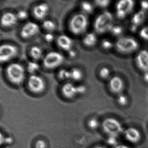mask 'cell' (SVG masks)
Segmentation results:
<instances>
[{
  "instance_id": "cell-16",
  "label": "cell",
  "mask_w": 148,
  "mask_h": 148,
  "mask_svg": "<svg viewBox=\"0 0 148 148\" xmlns=\"http://www.w3.org/2000/svg\"><path fill=\"white\" fill-rule=\"evenodd\" d=\"M77 8L78 11L90 17L96 14L97 9L92 0H79Z\"/></svg>"
},
{
  "instance_id": "cell-43",
  "label": "cell",
  "mask_w": 148,
  "mask_h": 148,
  "mask_svg": "<svg viewBox=\"0 0 148 148\" xmlns=\"http://www.w3.org/2000/svg\"><path fill=\"white\" fill-rule=\"evenodd\" d=\"M1 0H0V3H1Z\"/></svg>"
},
{
  "instance_id": "cell-27",
  "label": "cell",
  "mask_w": 148,
  "mask_h": 148,
  "mask_svg": "<svg viewBox=\"0 0 148 148\" xmlns=\"http://www.w3.org/2000/svg\"><path fill=\"white\" fill-rule=\"evenodd\" d=\"M123 33V29L120 25L114 24L110 29L109 34L114 37H117V38L123 36L122 34Z\"/></svg>"
},
{
  "instance_id": "cell-44",
  "label": "cell",
  "mask_w": 148,
  "mask_h": 148,
  "mask_svg": "<svg viewBox=\"0 0 148 148\" xmlns=\"http://www.w3.org/2000/svg\"><path fill=\"white\" fill-rule=\"evenodd\" d=\"M0 40H1V37H0Z\"/></svg>"
},
{
  "instance_id": "cell-34",
  "label": "cell",
  "mask_w": 148,
  "mask_h": 148,
  "mask_svg": "<svg viewBox=\"0 0 148 148\" xmlns=\"http://www.w3.org/2000/svg\"><path fill=\"white\" fill-rule=\"evenodd\" d=\"M140 35L144 40L148 41V27L142 29L140 33Z\"/></svg>"
},
{
  "instance_id": "cell-22",
  "label": "cell",
  "mask_w": 148,
  "mask_h": 148,
  "mask_svg": "<svg viewBox=\"0 0 148 148\" xmlns=\"http://www.w3.org/2000/svg\"><path fill=\"white\" fill-rule=\"evenodd\" d=\"M19 22H25L29 21L28 19L31 16L30 11L25 8H19L15 11Z\"/></svg>"
},
{
  "instance_id": "cell-41",
  "label": "cell",
  "mask_w": 148,
  "mask_h": 148,
  "mask_svg": "<svg viewBox=\"0 0 148 148\" xmlns=\"http://www.w3.org/2000/svg\"><path fill=\"white\" fill-rule=\"evenodd\" d=\"M114 148H131L129 146L123 144H118L116 145Z\"/></svg>"
},
{
  "instance_id": "cell-10",
  "label": "cell",
  "mask_w": 148,
  "mask_h": 148,
  "mask_svg": "<svg viewBox=\"0 0 148 148\" xmlns=\"http://www.w3.org/2000/svg\"><path fill=\"white\" fill-rule=\"evenodd\" d=\"M19 50L15 45L10 43L0 44V63L8 62L18 55Z\"/></svg>"
},
{
  "instance_id": "cell-38",
  "label": "cell",
  "mask_w": 148,
  "mask_h": 148,
  "mask_svg": "<svg viewBox=\"0 0 148 148\" xmlns=\"http://www.w3.org/2000/svg\"><path fill=\"white\" fill-rule=\"evenodd\" d=\"M5 137L3 134L0 132V146L5 144Z\"/></svg>"
},
{
  "instance_id": "cell-25",
  "label": "cell",
  "mask_w": 148,
  "mask_h": 148,
  "mask_svg": "<svg viewBox=\"0 0 148 148\" xmlns=\"http://www.w3.org/2000/svg\"><path fill=\"white\" fill-rule=\"evenodd\" d=\"M97 9L108 10L112 3V0H92Z\"/></svg>"
},
{
  "instance_id": "cell-32",
  "label": "cell",
  "mask_w": 148,
  "mask_h": 148,
  "mask_svg": "<svg viewBox=\"0 0 148 148\" xmlns=\"http://www.w3.org/2000/svg\"><path fill=\"white\" fill-rule=\"evenodd\" d=\"M100 122L97 119L92 118L90 119L88 122V126L90 129L95 130L99 127Z\"/></svg>"
},
{
  "instance_id": "cell-19",
  "label": "cell",
  "mask_w": 148,
  "mask_h": 148,
  "mask_svg": "<svg viewBox=\"0 0 148 148\" xmlns=\"http://www.w3.org/2000/svg\"><path fill=\"white\" fill-rule=\"evenodd\" d=\"M98 35L93 31H88L82 36V42L85 47H92L98 42Z\"/></svg>"
},
{
  "instance_id": "cell-23",
  "label": "cell",
  "mask_w": 148,
  "mask_h": 148,
  "mask_svg": "<svg viewBox=\"0 0 148 148\" xmlns=\"http://www.w3.org/2000/svg\"><path fill=\"white\" fill-rule=\"evenodd\" d=\"M70 79L75 82H79L83 78L84 73L80 69L74 67L70 70Z\"/></svg>"
},
{
  "instance_id": "cell-9",
  "label": "cell",
  "mask_w": 148,
  "mask_h": 148,
  "mask_svg": "<svg viewBox=\"0 0 148 148\" xmlns=\"http://www.w3.org/2000/svg\"><path fill=\"white\" fill-rule=\"evenodd\" d=\"M102 127L103 131L109 136L117 137L123 134L124 130L120 121L112 117L104 119L102 123Z\"/></svg>"
},
{
  "instance_id": "cell-24",
  "label": "cell",
  "mask_w": 148,
  "mask_h": 148,
  "mask_svg": "<svg viewBox=\"0 0 148 148\" xmlns=\"http://www.w3.org/2000/svg\"><path fill=\"white\" fill-rule=\"evenodd\" d=\"M40 69V66L38 62L34 60L30 61L27 63L26 66L27 72L30 75L36 74Z\"/></svg>"
},
{
  "instance_id": "cell-12",
  "label": "cell",
  "mask_w": 148,
  "mask_h": 148,
  "mask_svg": "<svg viewBox=\"0 0 148 148\" xmlns=\"http://www.w3.org/2000/svg\"><path fill=\"white\" fill-rule=\"evenodd\" d=\"M19 22L15 12L7 10L0 14V26L5 29L13 28Z\"/></svg>"
},
{
  "instance_id": "cell-2",
  "label": "cell",
  "mask_w": 148,
  "mask_h": 148,
  "mask_svg": "<svg viewBox=\"0 0 148 148\" xmlns=\"http://www.w3.org/2000/svg\"><path fill=\"white\" fill-rule=\"evenodd\" d=\"M114 13L108 9L101 10L94 16L91 25L93 31L98 35L109 34L115 23Z\"/></svg>"
},
{
  "instance_id": "cell-33",
  "label": "cell",
  "mask_w": 148,
  "mask_h": 148,
  "mask_svg": "<svg viewBox=\"0 0 148 148\" xmlns=\"http://www.w3.org/2000/svg\"><path fill=\"white\" fill-rule=\"evenodd\" d=\"M76 89L77 95H84L87 91V86L83 84L76 85Z\"/></svg>"
},
{
  "instance_id": "cell-26",
  "label": "cell",
  "mask_w": 148,
  "mask_h": 148,
  "mask_svg": "<svg viewBox=\"0 0 148 148\" xmlns=\"http://www.w3.org/2000/svg\"><path fill=\"white\" fill-rule=\"evenodd\" d=\"M116 100L117 103L122 107L127 106L129 103L130 99L128 96L123 93L117 95Z\"/></svg>"
},
{
  "instance_id": "cell-3",
  "label": "cell",
  "mask_w": 148,
  "mask_h": 148,
  "mask_svg": "<svg viewBox=\"0 0 148 148\" xmlns=\"http://www.w3.org/2000/svg\"><path fill=\"white\" fill-rule=\"evenodd\" d=\"M139 42L134 37L123 36L115 42L114 48L117 52L123 55H128L136 53L140 49Z\"/></svg>"
},
{
  "instance_id": "cell-11",
  "label": "cell",
  "mask_w": 148,
  "mask_h": 148,
  "mask_svg": "<svg viewBox=\"0 0 148 148\" xmlns=\"http://www.w3.org/2000/svg\"><path fill=\"white\" fill-rule=\"evenodd\" d=\"M27 84L29 90L35 94L42 93L46 89L45 80L37 74L30 75L28 78Z\"/></svg>"
},
{
  "instance_id": "cell-39",
  "label": "cell",
  "mask_w": 148,
  "mask_h": 148,
  "mask_svg": "<svg viewBox=\"0 0 148 148\" xmlns=\"http://www.w3.org/2000/svg\"><path fill=\"white\" fill-rule=\"evenodd\" d=\"M13 142H14V140L11 137H7L5 138V144L10 145V144H12Z\"/></svg>"
},
{
  "instance_id": "cell-31",
  "label": "cell",
  "mask_w": 148,
  "mask_h": 148,
  "mask_svg": "<svg viewBox=\"0 0 148 148\" xmlns=\"http://www.w3.org/2000/svg\"><path fill=\"white\" fill-rule=\"evenodd\" d=\"M43 39L46 42L51 43L56 39L55 33L45 32L43 35Z\"/></svg>"
},
{
  "instance_id": "cell-28",
  "label": "cell",
  "mask_w": 148,
  "mask_h": 148,
  "mask_svg": "<svg viewBox=\"0 0 148 148\" xmlns=\"http://www.w3.org/2000/svg\"><path fill=\"white\" fill-rule=\"evenodd\" d=\"M101 46L103 49L109 50L114 48L115 42L108 38H104L101 41Z\"/></svg>"
},
{
  "instance_id": "cell-1",
  "label": "cell",
  "mask_w": 148,
  "mask_h": 148,
  "mask_svg": "<svg viewBox=\"0 0 148 148\" xmlns=\"http://www.w3.org/2000/svg\"><path fill=\"white\" fill-rule=\"evenodd\" d=\"M66 25L72 34L76 36H83L88 31L91 21L90 17L77 10L69 16L67 19Z\"/></svg>"
},
{
  "instance_id": "cell-36",
  "label": "cell",
  "mask_w": 148,
  "mask_h": 148,
  "mask_svg": "<svg viewBox=\"0 0 148 148\" xmlns=\"http://www.w3.org/2000/svg\"><path fill=\"white\" fill-rule=\"evenodd\" d=\"M117 137L115 136H110L108 140V143L110 145H117Z\"/></svg>"
},
{
  "instance_id": "cell-7",
  "label": "cell",
  "mask_w": 148,
  "mask_h": 148,
  "mask_svg": "<svg viewBox=\"0 0 148 148\" xmlns=\"http://www.w3.org/2000/svg\"><path fill=\"white\" fill-rule=\"evenodd\" d=\"M41 30L40 23L29 20L23 23L20 28L19 35L23 40H29L38 35Z\"/></svg>"
},
{
  "instance_id": "cell-4",
  "label": "cell",
  "mask_w": 148,
  "mask_h": 148,
  "mask_svg": "<svg viewBox=\"0 0 148 148\" xmlns=\"http://www.w3.org/2000/svg\"><path fill=\"white\" fill-rule=\"evenodd\" d=\"M26 68L21 63L13 62L10 63L6 68V74L9 81L16 85H20L26 78Z\"/></svg>"
},
{
  "instance_id": "cell-45",
  "label": "cell",
  "mask_w": 148,
  "mask_h": 148,
  "mask_svg": "<svg viewBox=\"0 0 148 148\" xmlns=\"http://www.w3.org/2000/svg\"><path fill=\"white\" fill-rule=\"evenodd\" d=\"M0 114H1V111H0Z\"/></svg>"
},
{
  "instance_id": "cell-35",
  "label": "cell",
  "mask_w": 148,
  "mask_h": 148,
  "mask_svg": "<svg viewBox=\"0 0 148 148\" xmlns=\"http://www.w3.org/2000/svg\"><path fill=\"white\" fill-rule=\"evenodd\" d=\"M35 147V148H47V144L43 140H38L36 143Z\"/></svg>"
},
{
  "instance_id": "cell-8",
  "label": "cell",
  "mask_w": 148,
  "mask_h": 148,
  "mask_svg": "<svg viewBox=\"0 0 148 148\" xmlns=\"http://www.w3.org/2000/svg\"><path fill=\"white\" fill-rule=\"evenodd\" d=\"M43 66L47 69L52 70L61 66L65 60V56L57 51H51L44 55L42 59Z\"/></svg>"
},
{
  "instance_id": "cell-21",
  "label": "cell",
  "mask_w": 148,
  "mask_h": 148,
  "mask_svg": "<svg viewBox=\"0 0 148 148\" xmlns=\"http://www.w3.org/2000/svg\"><path fill=\"white\" fill-rule=\"evenodd\" d=\"M29 54L33 60H39L44 57L43 51L42 49L38 46H33L29 49Z\"/></svg>"
},
{
  "instance_id": "cell-30",
  "label": "cell",
  "mask_w": 148,
  "mask_h": 148,
  "mask_svg": "<svg viewBox=\"0 0 148 148\" xmlns=\"http://www.w3.org/2000/svg\"><path fill=\"white\" fill-rule=\"evenodd\" d=\"M99 75L101 78L103 79H108L110 77L111 72L108 68L103 67L99 70Z\"/></svg>"
},
{
  "instance_id": "cell-13",
  "label": "cell",
  "mask_w": 148,
  "mask_h": 148,
  "mask_svg": "<svg viewBox=\"0 0 148 148\" xmlns=\"http://www.w3.org/2000/svg\"><path fill=\"white\" fill-rule=\"evenodd\" d=\"M135 63L137 68L142 73L148 72V50L140 49L136 53Z\"/></svg>"
},
{
  "instance_id": "cell-37",
  "label": "cell",
  "mask_w": 148,
  "mask_h": 148,
  "mask_svg": "<svg viewBox=\"0 0 148 148\" xmlns=\"http://www.w3.org/2000/svg\"><path fill=\"white\" fill-rule=\"evenodd\" d=\"M67 53L71 59H74V58H75L77 55V52L76 50H75L74 49L69 50Z\"/></svg>"
},
{
  "instance_id": "cell-18",
  "label": "cell",
  "mask_w": 148,
  "mask_h": 148,
  "mask_svg": "<svg viewBox=\"0 0 148 148\" xmlns=\"http://www.w3.org/2000/svg\"><path fill=\"white\" fill-rule=\"evenodd\" d=\"M61 93L65 98L72 99L77 95L76 85L70 82L64 84L61 88Z\"/></svg>"
},
{
  "instance_id": "cell-14",
  "label": "cell",
  "mask_w": 148,
  "mask_h": 148,
  "mask_svg": "<svg viewBox=\"0 0 148 148\" xmlns=\"http://www.w3.org/2000/svg\"><path fill=\"white\" fill-rule=\"evenodd\" d=\"M123 134L126 140L131 144H138L142 138V134L140 130L134 127H130L124 129Z\"/></svg>"
},
{
  "instance_id": "cell-29",
  "label": "cell",
  "mask_w": 148,
  "mask_h": 148,
  "mask_svg": "<svg viewBox=\"0 0 148 148\" xmlns=\"http://www.w3.org/2000/svg\"><path fill=\"white\" fill-rule=\"evenodd\" d=\"M57 76L60 80H67L70 79V70H68L66 69H62L58 72Z\"/></svg>"
},
{
  "instance_id": "cell-42",
  "label": "cell",
  "mask_w": 148,
  "mask_h": 148,
  "mask_svg": "<svg viewBox=\"0 0 148 148\" xmlns=\"http://www.w3.org/2000/svg\"><path fill=\"white\" fill-rule=\"evenodd\" d=\"M94 148H105L104 147H101V146H98V147H95Z\"/></svg>"
},
{
  "instance_id": "cell-20",
  "label": "cell",
  "mask_w": 148,
  "mask_h": 148,
  "mask_svg": "<svg viewBox=\"0 0 148 148\" xmlns=\"http://www.w3.org/2000/svg\"><path fill=\"white\" fill-rule=\"evenodd\" d=\"M42 29L45 32L55 33L58 28L57 21L53 18L49 17L40 23Z\"/></svg>"
},
{
  "instance_id": "cell-40",
  "label": "cell",
  "mask_w": 148,
  "mask_h": 148,
  "mask_svg": "<svg viewBox=\"0 0 148 148\" xmlns=\"http://www.w3.org/2000/svg\"><path fill=\"white\" fill-rule=\"evenodd\" d=\"M142 78L144 82L148 84V72L143 73Z\"/></svg>"
},
{
  "instance_id": "cell-5",
  "label": "cell",
  "mask_w": 148,
  "mask_h": 148,
  "mask_svg": "<svg viewBox=\"0 0 148 148\" xmlns=\"http://www.w3.org/2000/svg\"><path fill=\"white\" fill-rule=\"evenodd\" d=\"M135 6L134 0H118L115 3L113 12L115 19H126L134 10Z\"/></svg>"
},
{
  "instance_id": "cell-15",
  "label": "cell",
  "mask_w": 148,
  "mask_h": 148,
  "mask_svg": "<svg viewBox=\"0 0 148 148\" xmlns=\"http://www.w3.org/2000/svg\"><path fill=\"white\" fill-rule=\"evenodd\" d=\"M108 85L110 91L117 95L123 93L125 89V84L124 80L118 75L113 76L110 77Z\"/></svg>"
},
{
  "instance_id": "cell-17",
  "label": "cell",
  "mask_w": 148,
  "mask_h": 148,
  "mask_svg": "<svg viewBox=\"0 0 148 148\" xmlns=\"http://www.w3.org/2000/svg\"><path fill=\"white\" fill-rule=\"evenodd\" d=\"M56 40L58 47L66 52H69V50L73 49V40L67 34H60L56 38Z\"/></svg>"
},
{
  "instance_id": "cell-46",
  "label": "cell",
  "mask_w": 148,
  "mask_h": 148,
  "mask_svg": "<svg viewBox=\"0 0 148 148\" xmlns=\"http://www.w3.org/2000/svg\"><path fill=\"white\" fill-rule=\"evenodd\" d=\"M1 1H2V0H1Z\"/></svg>"
},
{
  "instance_id": "cell-6",
  "label": "cell",
  "mask_w": 148,
  "mask_h": 148,
  "mask_svg": "<svg viewBox=\"0 0 148 148\" xmlns=\"http://www.w3.org/2000/svg\"><path fill=\"white\" fill-rule=\"evenodd\" d=\"M30 12L34 20L40 23L49 17L51 12V5L47 1H40L32 6Z\"/></svg>"
}]
</instances>
